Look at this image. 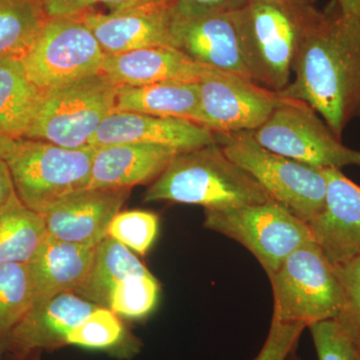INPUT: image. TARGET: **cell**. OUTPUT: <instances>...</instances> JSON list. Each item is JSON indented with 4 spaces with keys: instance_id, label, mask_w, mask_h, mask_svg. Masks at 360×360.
<instances>
[{
    "instance_id": "cell-34",
    "label": "cell",
    "mask_w": 360,
    "mask_h": 360,
    "mask_svg": "<svg viewBox=\"0 0 360 360\" xmlns=\"http://www.w3.org/2000/svg\"><path fill=\"white\" fill-rule=\"evenodd\" d=\"M179 4L207 9V11H233L241 8L248 0H176Z\"/></svg>"
},
{
    "instance_id": "cell-21",
    "label": "cell",
    "mask_w": 360,
    "mask_h": 360,
    "mask_svg": "<svg viewBox=\"0 0 360 360\" xmlns=\"http://www.w3.org/2000/svg\"><path fill=\"white\" fill-rule=\"evenodd\" d=\"M113 112L181 118L202 125L198 82H167L118 89Z\"/></svg>"
},
{
    "instance_id": "cell-14",
    "label": "cell",
    "mask_w": 360,
    "mask_h": 360,
    "mask_svg": "<svg viewBox=\"0 0 360 360\" xmlns=\"http://www.w3.org/2000/svg\"><path fill=\"white\" fill-rule=\"evenodd\" d=\"M174 2L165 0L108 14L86 11L80 18L105 56L148 47H174L172 20Z\"/></svg>"
},
{
    "instance_id": "cell-13",
    "label": "cell",
    "mask_w": 360,
    "mask_h": 360,
    "mask_svg": "<svg viewBox=\"0 0 360 360\" xmlns=\"http://www.w3.org/2000/svg\"><path fill=\"white\" fill-rule=\"evenodd\" d=\"M96 307L72 291L33 303L7 338L4 350L16 360H30L42 350L66 347L71 331Z\"/></svg>"
},
{
    "instance_id": "cell-29",
    "label": "cell",
    "mask_w": 360,
    "mask_h": 360,
    "mask_svg": "<svg viewBox=\"0 0 360 360\" xmlns=\"http://www.w3.org/2000/svg\"><path fill=\"white\" fill-rule=\"evenodd\" d=\"M158 232V217L143 210L118 212L108 229V236L144 255L155 243Z\"/></svg>"
},
{
    "instance_id": "cell-8",
    "label": "cell",
    "mask_w": 360,
    "mask_h": 360,
    "mask_svg": "<svg viewBox=\"0 0 360 360\" xmlns=\"http://www.w3.org/2000/svg\"><path fill=\"white\" fill-rule=\"evenodd\" d=\"M205 229L245 246L269 276L293 251L314 240L309 224L274 200L231 210H205Z\"/></svg>"
},
{
    "instance_id": "cell-27",
    "label": "cell",
    "mask_w": 360,
    "mask_h": 360,
    "mask_svg": "<svg viewBox=\"0 0 360 360\" xmlns=\"http://www.w3.org/2000/svg\"><path fill=\"white\" fill-rule=\"evenodd\" d=\"M158 295L160 284L153 274L129 276L111 291L108 309L130 319H141L155 309Z\"/></svg>"
},
{
    "instance_id": "cell-11",
    "label": "cell",
    "mask_w": 360,
    "mask_h": 360,
    "mask_svg": "<svg viewBox=\"0 0 360 360\" xmlns=\"http://www.w3.org/2000/svg\"><path fill=\"white\" fill-rule=\"evenodd\" d=\"M198 84L202 125L215 134L255 131L283 101L250 78L224 71L210 70Z\"/></svg>"
},
{
    "instance_id": "cell-10",
    "label": "cell",
    "mask_w": 360,
    "mask_h": 360,
    "mask_svg": "<svg viewBox=\"0 0 360 360\" xmlns=\"http://www.w3.org/2000/svg\"><path fill=\"white\" fill-rule=\"evenodd\" d=\"M104 58L78 15L49 18L21 61L28 78L44 94L101 72Z\"/></svg>"
},
{
    "instance_id": "cell-6",
    "label": "cell",
    "mask_w": 360,
    "mask_h": 360,
    "mask_svg": "<svg viewBox=\"0 0 360 360\" xmlns=\"http://www.w3.org/2000/svg\"><path fill=\"white\" fill-rule=\"evenodd\" d=\"M269 277L272 319L309 328L340 314L343 295L335 264L314 240L293 251Z\"/></svg>"
},
{
    "instance_id": "cell-3",
    "label": "cell",
    "mask_w": 360,
    "mask_h": 360,
    "mask_svg": "<svg viewBox=\"0 0 360 360\" xmlns=\"http://www.w3.org/2000/svg\"><path fill=\"white\" fill-rule=\"evenodd\" d=\"M272 200L264 187L229 160L219 143L179 153L144 195L146 202L174 201L224 210Z\"/></svg>"
},
{
    "instance_id": "cell-37",
    "label": "cell",
    "mask_w": 360,
    "mask_h": 360,
    "mask_svg": "<svg viewBox=\"0 0 360 360\" xmlns=\"http://www.w3.org/2000/svg\"><path fill=\"white\" fill-rule=\"evenodd\" d=\"M16 141L13 137L0 134V161H6L15 148Z\"/></svg>"
},
{
    "instance_id": "cell-23",
    "label": "cell",
    "mask_w": 360,
    "mask_h": 360,
    "mask_svg": "<svg viewBox=\"0 0 360 360\" xmlns=\"http://www.w3.org/2000/svg\"><path fill=\"white\" fill-rule=\"evenodd\" d=\"M148 274L150 271L146 265L127 246L106 236L96 246L89 274L73 292L97 307L108 309L110 293L116 284L129 276Z\"/></svg>"
},
{
    "instance_id": "cell-32",
    "label": "cell",
    "mask_w": 360,
    "mask_h": 360,
    "mask_svg": "<svg viewBox=\"0 0 360 360\" xmlns=\"http://www.w3.org/2000/svg\"><path fill=\"white\" fill-rule=\"evenodd\" d=\"M304 328L302 324L284 323L272 319L269 335L255 360L288 359Z\"/></svg>"
},
{
    "instance_id": "cell-4",
    "label": "cell",
    "mask_w": 360,
    "mask_h": 360,
    "mask_svg": "<svg viewBox=\"0 0 360 360\" xmlns=\"http://www.w3.org/2000/svg\"><path fill=\"white\" fill-rule=\"evenodd\" d=\"M96 148H66L21 139L6 160L21 202L44 215L70 194L89 188Z\"/></svg>"
},
{
    "instance_id": "cell-22",
    "label": "cell",
    "mask_w": 360,
    "mask_h": 360,
    "mask_svg": "<svg viewBox=\"0 0 360 360\" xmlns=\"http://www.w3.org/2000/svg\"><path fill=\"white\" fill-rule=\"evenodd\" d=\"M44 92L26 75L20 58H0V134L25 139Z\"/></svg>"
},
{
    "instance_id": "cell-36",
    "label": "cell",
    "mask_w": 360,
    "mask_h": 360,
    "mask_svg": "<svg viewBox=\"0 0 360 360\" xmlns=\"http://www.w3.org/2000/svg\"><path fill=\"white\" fill-rule=\"evenodd\" d=\"M165 0H89L91 6L96 4H103L110 7L111 13L115 11H127L134 7L148 6V4H158Z\"/></svg>"
},
{
    "instance_id": "cell-33",
    "label": "cell",
    "mask_w": 360,
    "mask_h": 360,
    "mask_svg": "<svg viewBox=\"0 0 360 360\" xmlns=\"http://www.w3.org/2000/svg\"><path fill=\"white\" fill-rule=\"evenodd\" d=\"M42 4L49 18L82 15L92 6L89 0H42Z\"/></svg>"
},
{
    "instance_id": "cell-30",
    "label": "cell",
    "mask_w": 360,
    "mask_h": 360,
    "mask_svg": "<svg viewBox=\"0 0 360 360\" xmlns=\"http://www.w3.org/2000/svg\"><path fill=\"white\" fill-rule=\"evenodd\" d=\"M335 266L343 295L342 307L335 321L360 349V255Z\"/></svg>"
},
{
    "instance_id": "cell-16",
    "label": "cell",
    "mask_w": 360,
    "mask_h": 360,
    "mask_svg": "<svg viewBox=\"0 0 360 360\" xmlns=\"http://www.w3.org/2000/svg\"><path fill=\"white\" fill-rule=\"evenodd\" d=\"M323 210L309 221L312 238L333 264L360 255V186L338 168H323Z\"/></svg>"
},
{
    "instance_id": "cell-1",
    "label": "cell",
    "mask_w": 360,
    "mask_h": 360,
    "mask_svg": "<svg viewBox=\"0 0 360 360\" xmlns=\"http://www.w3.org/2000/svg\"><path fill=\"white\" fill-rule=\"evenodd\" d=\"M292 71L295 79L277 94L309 104L341 139L360 115V18L330 0L300 45Z\"/></svg>"
},
{
    "instance_id": "cell-2",
    "label": "cell",
    "mask_w": 360,
    "mask_h": 360,
    "mask_svg": "<svg viewBox=\"0 0 360 360\" xmlns=\"http://www.w3.org/2000/svg\"><path fill=\"white\" fill-rule=\"evenodd\" d=\"M316 4L317 0H248L234 11L251 80L276 92L290 84L296 53L321 18Z\"/></svg>"
},
{
    "instance_id": "cell-39",
    "label": "cell",
    "mask_w": 360,
    "mask_h": 360,
    "mask_svg": "<svg viewBox=\"0 0 360 360\" xmlns=\"http://www.w3.org/2000/svg\"><path fill=\"white\" fill-rule=\"evenodd\" d=\"M292 354H293V352H291L290 356H288V359L286 360H297V359H295V357L292 356Z\"/></svg>"
},
{
    "instance_id": "cell-5",
    "label": "cell",
    "mask_w": 360,
    "mask_h": 360,
    "mask_svg": "<svg viewBox=\"0 0 360 360\" xmlns=\"http://www.w3.org/2000/svg\"><path fill=\"white\" fill-rule=\"evenodd\" d=\"M225 155L260 184L272 200L281 202L307 224L326 203L323 169L277 155L260 146L252 131L215 134Z\"/></svg>"
},
{
    "instance_id": "cell-40",
    "label": "cell",
    "mask_w": 360,
    "mask_h": 360,
    "mask_svg": "<svg viewBox=\"0 0 360 360\" xmlns=\"http://www.w3.org/2000/svg\"><path fill=\"white\" fill-rule=\"evenodd\" d=\"M32 360H39V356L34 357V359H32Z\"/></svg>"
},
{
    "instance_id": "cell-26",
    "label": "cell",
    "mask_w": 360,
    "mask_h": 360,
    "mask_svg": "<svg viewBox=\"0 0 360 360\" xmlns=\"http://www.w3.org/2000/svg\"><path fill=\"white\" fill-rule=\"evenodd\" d=\"M33 303L34 292L27 264L0 265V352Z\"/></svg>"
},
{
    "instance_id": "cell-9",
    "label": "cell",
    "mask_w": 360,
    "mask_h": 360,
    "mask_svg": "<svg viewBox=\"0 0 360 360\" xmlns=\"http://www.w3.org/2000/svg\"><path fill=\"white\" fill-rule=\"evenodd\" d=\"M317 115L304 101L283 97L253 136L272 153L310 167H360V150L345 146Z\"/></svg>"
},
{
    "instance_id": "cell-17",
    "label": "cell",
    "mask_w": 360,
    "mask_h": 360,
    "mask_svg": "<svg viewBox=\"0 0 360 360\" xmlns=\"http://www.w3.org/2000/svg\"><path fill=\"white\" fill-rule=\"evenodd\" d=\"M217 135L203 125L174 117L112 112L89 141L94 148L122 143L155 144L179 153L217 143Z\"/></svg>"
},
{
    "instance_id": "cell-35",
    "label": "cell",
    "mask_w": 360,
    "mask_h": 360,
    "mask_svg": "<svg viewBox=\"0 0 360 360\" xmlns=\"http://www.w3.org/2000/svg\"><path fill=\"white\" fill-rule=\"evenodd\" d=\"M15 193L11 172L6 161H0V210Z\"/></svg>"
},
{
    "instance_id": "cell-31",
    "label": "cell",
    "mask_w": 360,
    "mask_h": 360,
    "mask_svg": "<svg viewBox=\"0 0 360 360\" xmlns=\"http://www.w3.org/2000/svg\"><path fill=\"white\" fill-rule=\"evenodd\" d=\"M319 360H360V349L335 319L309 326Z\"/></svg>"
},
{
    "instance_id": "cell-25",
    "label": "cell",
    "mask_w": 360,
    "mask_h": 360,
    "mask_svg": "<svg viewBox=\"0 0 360 360\" xmlns=\"http://www.w3.org/2000/svg\"><path fill=\"white\" fill-rule=\"evenodd\" d=\"M49 18L42 0H0V58H22Z\"/></svg>"
},
{
    "instance_id": "cell-19",
    "label": "cell",
    "mask_w": 360,
    "mask_h": 360,
    "mask_svg": "<svg viewBox=\"0 0 360 360\" xmlns=\"http://www.w3.org/2000/svg\"><path fill=\"white\" fill-rule=\"evenodd\" d=\"M179 151L167 146L122 143L96 148L87 189L130 188L155 181Z\"/></svg>"
},
{
    "instance_id": "cell-7",
    "label": "cell",
    "mask_w": 360,
    "mask_h": 360,
    "mask_svg": "<svg viewBox=\"0 0 360 360\" xmlns=\"http://www.w3.org/2000/svg\"><path fill=\"white\" fill-rule=\"evenodd\" d=\"M120 86L103 72L44 92L25 139L66 148L89 146L103 120L115 111Z\"/></svg>"
},
{
    "instance_id": "cell-15",
    "label": "cell",
    "mask_w": 360,
    "mask_h": 360,
    "mask_svg": "<svg viewBox=\"0 0 360 360\" xmlns=\"http://www.w3.org/2000/svg\"><path fill=\"white\" fill-rule=\"evenodd\" d=\"M130 191L96 188L70 194L44 213L47 234L65 243L96 248L108 236L111 221Z\"/></svg>"
},
{
    "instance_id": "cell-18",
    "label": "cell",
    "mask_w": 360,
    "mask_h": 360,
    "mask_svg": "<svg viewBox=\"0 0 360 360\" xmlns=\"http://www.w3.org/2000/svg\"><path fill=\"white\" fill-rule=\"evenodd\" d=\"M213 68L200 65L174 47H148L105 56L101 72L117 86L167 82H200Z\"/></svg>"
},
{
    "instance_id": "cell-38",
    "label": "cell",
    "mask_w": 360,
    "mask_h": 360,
    "mask_svg": "<svg viewBox=\"0 0 360 360\" xmlns=\"http://www.w3.org/2000/svg\"><path fill=\"white\" fill-rule=\"evenodd\" d=\"M343 13L350 16L360 18V0H338Z\"/></svg>"
},
{
    "instance_id": "cell-12",
    "label": "cell",
    "mask_w": 360,
    "mask_h": 360,
    "mask_svg": "<svg viewBox=\"0 0 360 360\" xmlns=\"http://www.w3.org/2000/svg\"><path fill=\"white\" fill-rule=\"evenodd\" d=\"M234 11L196 8L175 0L172 20L174 49L200 65L251 79Z\"/></svg>"
},
{
    "instance_id": "cell-28",
    "label": "cell",
    "mask_w": 360,
    "mask_h": 360,
    "mask_svg": "<svg viewBox=\"0 0 360 360\" xmlns=\"http://www.w3.org/2000/svg\"><path fill=\"white\" fill-rule=\"evenodd\" d=\"M125 330L117 314L108 307H98L71 331L68 345L110 349L122 345Z\"/></svg>"
},
{
    "instance_id": "cell-24",
    "label": "cell",
    "mask_w": 360,
    "mask_h": 360,
    "mask_svg": "<svg viewBox=\"0 0 360 360\" xmlns=\"http://www.w3.org/2000/svg\"><path fill=\"white\" fill-rule=\"evenodd\" d=\"M46 236L44 215L26 207L14 193L0 210V265L28 264Z\"/></svg>"
},
{
    "instance_id": "cell-20",
    "label": "cell",
    "mask_w": 360,
    "mask_h": 360,
    "mask_svg": "<svg viewBox=\"0 0 360 360\" xmlns=\"http://www.w3.org/2000/svg\"><path fill=\"white\" fill-rule=\"evenodd\" d=\"M96 248L65 243L47 234L27 266L34 303L75 291L89 274Z\"/></svg>"
}]
</instances>
